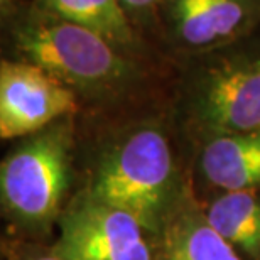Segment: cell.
<instances>
[{"label": "cell", "mask_w": 260, "mask_h": 260, "mask_svg": "<svg viewBox=\"0 0 260 260\" xmlns=\"http://www.w3.org/2000/svg\"><path fill=\"white\" fill-rule=\"evenodd\" d=\"M162 38L200 58L247 41L260 27V0H162Z\"/></svg>", "instance_id": "6"}, {"label": "cell", "mask_w": 260, "mask_h": 260, "mask_svg": "<svg viewBox=\"0 0 260 260\" xmlns=\"http://www.w3.org/2000/svg\"><path fill=\"white\" fill-rule=\"evenodd\" d=\"M51 245L63 260H154L155 237L127 211L76 191Z\"/></svg>", "instance_id": "5"}, {"label": "cell", "mask_w": 260, "mask_h": 260, "mask_svg": "<svg viewBox=\"0 0 260 260\" xmlns=\"http://www.w3.org/2000/svg\"><path fill=\"white\" fill-rule=\"evenodd\" d=\"M10 44L15 59L38 64L58 78L78 96L83 110L110 115L135 110L154 85L149 59L34 4L12 14Z\"/></svg>", "instance_id": "2"}, {"label": "cell", "mask_w": 260, "mask_h": 260, "mask_svg": "<svg viewBox=\"0 0 260 260\" xmlns=\"http://www.w3.org/2000/svg\"><path fill=\"white\" fill-rule=\"evenodd\" d=\"M100 125L80 140L76 191L127 211L157 237L194 188L178 120L135 108Z\"/></svg>", "instance_id": "1"}, {"label": "cell", "mask_w": 260, "mask_h": 260, "mask_svg": "<svg viewBox=\"0 0 260 260\" xmlns=\"http://www.w3.org/2000/svg\"><path fill=\"white\" fill-rule=\"evenodd\" d=\"M83 112L81 102L58 78L24 59L0 63V137L24 139Z\"/></svg>", "instance_id": "7"}, {"label": "cell", "mask_w": 260, "mask_h": 260, "mask_svg": "<svg viewBox=\"0 0 260 260\" xmlns=\"http://www.w3.org/2000/svg\"><path fill=\"white\" fill-rule=\"evenodd\" d=\"M154 260H243L210 225L196 184L155 237Z\"/></svg>", "instance_id": "9"}, {"label": "cell", "mask_w": 260, "mask_h": 260, "mask_svg": "<svg viewBox=\"0 0 260 260\" xmlns=\"http://www.w3.org/2000/svg\"><path fill=\"white\" fill-rule=\"evenodd\" d=\"M193 59L174 108L184 139L260 130V41Z\"/></svg>", "instance_id": "4"}, {"label": "cell", "mask_w": 260, "mask_h": 260, "mask_svg": "<svg viewBox=\"0 0 260 260\" xmlns=\"http://www.w3.org/2000/svg\"><path fill=\"white\" fill-rule=\"evenodd\" d=\"M2 2H4V5H5V4H7V5H9V7H10V0H2Z\"/></svg>", "instance_id": "14"}, {"label": "cell", "mask_w": 260, "mask_h": 260, "mask_svg": "<svg viewBox=\"0 0 260 260\" xmlns=\"http://www.w3.org/2000/svg\"><path fill=\"white\" fill-rule=\"evenodd\" d=\"M80 134L66 117L20 139L0 164V208L7 235L48 242L78 189Z\"/></svg>", "instance_id": "3"}, {"label": "cell", "mask_w": 260, "mask_h": 260, "mask_svg": "<svg viewBox=\"0 0 260 260\" xmlns=\"http://www.w3.org/2000/svg\"><path fill=\"white\" fill-rule=\"evenodd\" d=\"M2 260H63L48 242H36L14 235L2 237Z\"/></svg>", "instance_id": "12"}, {"label": "cell", "mask_w": 260, "mask_h": 260, "mask_svg": "<svg viewBox=\"0 0 260 260\" xmlns=\"http://www.w3.org/2000/svg\"><path fill=\"white\" fill-rule=\"evenodd\" d=\"M191 144L194 183L208 191L260 193V130L205 135Z\"/></svg>", "instance_id": "8"}, {"label": "cell", "mask_w": 260, "mask_h": 260, "mask_svg": "<svg viewBox=\"0 0 260 260\" xmlns=\"http://www.w3.org/2000/svg\"><path fill=\"white\" fill-rule=\"evenodd\" d=\"M118 4L122 5L123 12L137 30L144 27L162 36V22H160L162 0H118Z\"/></svg>", "instance_id": "13"}, {"label": "cell", "mask_w": 260, "mask_h": 260, "mask_svg": "<svg viewBox=\"0 0 260 260\" xmlns=\"http://www.w3.org/2000/svg\"><path fill=\"white\" fill-rule=\"evenodd\" d=\"M198 196L218 235L243 260H260V193L211 191Z\"/></svg>", "instance_id": "10"}, {"label": "cell", "mask_w": 260, "mask_h": 260, "mask_svg": "<svg viewBox=\"0 0 260 260\" xmlns=\"http://www.w3.org/2000/svg\"><path fill=\"white\" fill-rule=\"evenodd\" d=\"M32 4L61 19L95 30L130 54L149 59L142 36L130 22L118 0H34Z\"/></svg>", "instance_id": "11"}]
</instances>
